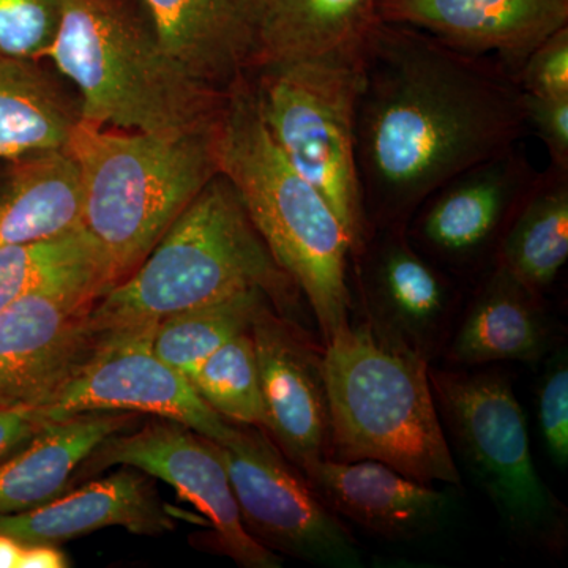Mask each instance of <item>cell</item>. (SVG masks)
<instances>
[{
	"label": "cell",
	"mask_w": 568,
	"mask_h": 568,
	"mask_svg": "<svg viewBox=\"0 0 568 568\" xmlns=\"http://www.w3.org/2000/svg\"><path fill=\"white\" fill-rule=\"evenodd\" d=\"M358 63L355 160L369 231L407 227L426 197L528 129L517 73L491 55L377 20Z\"/></svg>",
	"instance_id": "cell-1"
},
{
	"label": "cell",
	"mask_w": 568,
	"mask_h": 568,
	"mask_svg": "<svg viewBox=\"0 0 568 568\" xmlns=\"http://www.w3.org/2000/svg\"><path fill=\"white\" fill-rule=\"evenodd\" d=\"M331 455L375 459L422 484H462L420 351L377 321L351 325L324 346Z\"/></svg>",
	"instance_id": "cell-2"
},
{
	"label": "cell",
	"mask_w": 568,
	"mask_h": 568,
	"mask_svg": "<svg viewBox=\"0 0 568 568\" xmlns=\"http://www.w3.org/2000/svg\"><path fill=\"white\" fill-rule=\"evenodd\" d=\"M261 290L280 315L301 291L276 264L230 179L216 174L136 268L99 298L97 331L151 324L182 310Z\"/></svg>",
	"instance_id": "cell-3"
},
{
	"label": "cell",
	"mask_w": 568,
	"mask_h": 568,
	"mask_svg": "<svg viewBox=\"0 0 568 568\" xmlns=\"http://www.w3.org/2000/svg\"><path fill=\"white\" fill-rule=\"evenodd\" d=\"M47 59L81 93L80 118L125 132L175 134L215 125L227 92L193 80L162 50L130 0H62Z\"/></svg>",
	"instance_id": "cell-4"
},
{
	"label": "cell",
	"mask_w": 568,
	"mask_h": 568,
	"mask_svg": "<svg viewBox=\"0 0 568 568\" xmlns=\"http://www.w3.org/2000/svg\"><path fill=\"white\" fill-rule=\"evenodd\" d=\"M219 125L175 134L111 132L82 119L74 125L65 149L80 174L82 230L115 284L220 174Z\"/></svg>",
	"instance_id": "cell-5"
},
{
	"label": "cell",
	"mask_w": 568,
	"mask_h": 568,
	"mask_svg": "<svg viewBox=\"0 0 568 568\" xmlns=\"http://www.w3.org/2000/svg\"><path fill=\"white\" fill-rule=\"evenodd\" d=\"M219 166L241 194L276 264L305 295L327 345L349 324V241L327 201L276 148L248 77L227 92L219 125Z\"/></svg>",
	"instance_id": "cell-6"
},
{
	"label": "cell",
	"mask_w": 568,
	"mask_h": 568,
	"mask_svg": "<svg viewBox=\"0 0 568 568\" xmlns=\"http://www.w3.org/2000/svg\"><path fill=\"white\" fill-rule=\"evenodd\" d=\"M358 58L361 52L282 63L248 77L265 129L284 159L331 205L354 260L369 235L355 160Z\"/></svg>",
	"instance_id": "cell-7"
},
{
	"label": "cell",
	"mask_w": 568,
	"mask_h": 568,
	"mask_svg": "<svg viewBox=\"0 0 568 568\" xmlns=\"http://www.w3.org/2000/svg\"><path fill=\"white\" fill-rule=\"evenodd\" d=\"M440 422L463 466L515 537L560 548L567 511L538 474L528 422L514 388L497 375L429 372Z\"/></svg>",
	"instance_id": "cell-8"
},
{
	"label": "cell",
	"mask_w": 568,
	"mask_h": 568,
	"mask_svg": "<svg viewBox=\"0 0 568 568\" xmlns=\"http://www.w3.org/2000/svg\"><path fill=\"white\" fill-rule=\"evenodd\" d=\"M216 446L244 528L257 544L317 566H364L342 518L324 506L267 433L239 425L233 437Z\"/></svg>",
	"instance_id": "cell-9"
},
{
	"label": "cell",
	"mask_w": 568,
	"mask_h": 568,
	"mask_svg": "<svg viewBox=\"0 0 568 568\" xmlns=\"http://www.w3.org/2000/svg\"><path fill=\"white\" fill-rule=\"evenodd\" d=\"M155 324L103 332L92 353L33 409L41 424L114 410L179 422L216 444L233 437L239 425L216 414L185 376L155 354Z\"/></svg>",
	"instance_id": "cell-10"
},
{
	"label": "cell",
	"mask_w": 568,
	"mask_h": 568,
	"mask_svg": "<svg viewBox=\"0 0 568 568\" xmlns=\"http://www.w3.org/2000/svg\"><path fill=\"white\" fill-rule=\"evenodd\" d=\"M112 466L134 467L173 487L207 518L216 547L239 566L282 567L278 555L246 532L220 448L207 437L179 422L153 417L104 440L78 476Z\"/></svg>",
	"instance_id": "cell-11"
},
{
	"label": "cell",
	"mask_w": 568,
	"mask_h": 568,
	"mask_svg": "<svg viewBox=\"0 0 568 568\" xmlns=\"http://www.w3.org/2000/svg\"><path fill=\"white\" fill-rule=\"evenodd\" d=\"M99 297L37 293L0 312V406L37 407L92 353Z\"/></svg>",
	"instance_id": "cell-12"
},
{
	"label": "cell",
	"mask_w": 568,
	"mask_h": 568,
	"mask_svg": "<svg viewBox=\"0 0 568 568\" xmlns=\"http://www.w3.org/2000/svg\"><path fill=\"white\" fill-rule=\"evenodd\" d=\"M272 306L265 305L250 328L267 417L265 433L302 473L331 455L323 354Z\"/></svg>",
	"instance_id": "cell-13"
},
{
	"label": "cell",
	"mask_w": 568,
	"mask_h": 568,
	"mask_svg": "<svg viewBox=\"0 0 568 568\" xmlns=\"http://www.w3.org/2000/svg\"><path fill=\"white\" fill-rule=\"evenodd\" d=\"M536 175L518 145L463 171L414 213L417 241L444 260H474L496 241L500 244Z\"/></svg>",
	"instance_id": "cell-14"
},
{
	"label": "cell",
	"mask_w": 568,
	"mask_h": 568,
	"mask_svg": "<svg viewBox=\"0 0 568 568\" xmlns=\"http://www.w3.org/2000/svg\"><path fill=\"white\" fill-rule=\"evenodd\" d=\"M377 18L409 26L517 73L541 41L568 26V0H377Z\"/></svg>",
	"instance_id": "cell-15"
},
{
	"label": "cell",
	"mask_w": 568,
	"mask_h": 568,
	"mask_svg": "<svg viewBox=\"0 0 568 568\" xmlns=\"http://www.w3.org/2000/svg\"><path fill=\"white\" fill-rule=\"evenodd\" d=\"M302 474L336 517L387 540L435 534L452 514L450 495L375 459L324 458Z\"/></svg>",
	"instance_id": "cell-16"
},
{
	"label": "cell",
	"mask_w": 568,
	"mask_h": 568,
	"mask_svg": "<svg viewBox=\"0 0 568 568\" xmlns=\"http://www.w3.org/2000/svg\"><path fill=\"white\" fill-rule=\"evenodd\" d=\"M162 50L197 82L230 92L253 73L263 0H142Z\"/></svg>",
	"instance_id": "cell-17"
},
{
	"label": "cell",
	"mask_w": 568,
	"mask_h": 568,
	"mask_svg": "<svg viewBox=\"0 0 568 568\" xmlns=\"http://www.w3.org/2000/svg\"><path fill=\"white\" fill-rule=\"evenodd\" d=\"M148 474L121 466L111 476L70 489L50 503L14 515H0V532L21 544H59L106 528L136 536H160L174 529Z\"/></svg>",
	"instance_id": "cell-18"
},
{
	"label": "cell",
	"mask_w": 568,
	"mask_h": 568,
	"mask_svg": "<svg viewBox=\"0 0 568 568\" xmlns=\"http://www.w3.org/2000/svg\"><path fill=\"white\" fill-rule=\"evenodd\" d=\"M140 416L92 410L43 424L29 443L0 459V515L32 510L63 495L93 452L136 426Z\"/></svg>",
	"instance_id": "cell-19"
},
{
	"label": "cell",
	"mask_w": 568,
	"mask_h": 568,
	"mask_svg": "<svg viewBox=\"0 0 568 568\" xmlns=\"http://www.w3.org/2000/svg\"><path fill=\"white\" fill-rule=\"evenodd\" d=\"M383 235L365 242L358 257L369 302L387 327L406 342L420 343L447 313L450 286L443 272L410 244L406 226L373 227Z\"/></svg>",
	"instance_id": "cell-20"
},
{
	"label": "cell",
	"mask_w": 568,
	"mask_h": 568,
	"mask_svg": "<svg viewBox=\"0 0 568 568\" xmlns=\"http://www.w3.org/2000/svg\"><path fill=\"white\" fill-rule=\"evenodd\" d=\"M10 162L0 179V246L29 244L82 227L80 174L65 148Z\"/></svg>",
	"instance_id": "cell-21"
},
{
	"label": "cell",
	"mask_w": 568,
	"mask_h": 568,
	"mask_svg": "<svg viewBox=\"0 0 568 568\" xmlns=\"http://www.w3.org/2000/svg\"><path fill=\"white\" fill-rule=\"evenodd\" d=\"M377 20V0H263L254 70L358 54Z\"/></svg>",
	"instance_id": "cell-22"
},
{
	"label": "cell",
	"mask_w": 568,
	"mask_h": 568,
	"mask_svg": "<svg viewBox=\"0 0 568 568\" xmlns=\"http://www.w3.org/2000/svg\"><path fill=\"white\" fill-rule=\"evenodd\" d=\"M548 347L537 293L496 264L452 343V361L462 365L532 364L544 358Z\"/></svg>",
	"instance_id": "cell-23"
},
{
	"label": "cell",
	"mask_w": 568,
	"mask_h": 568,
	"mask_svg": "<svg viewBox=\"0 0 568 568\" xmlns=\"http://www.w3.org/2000/svg\"><path fill=\"white\" fill-rule=\"evenodd\" d=\"M568 257V170L537 173L497 248V263L534 293L558 278Z\"/></svg>",
	"instance_id": "cell-24"
},
{
	"label": "cell",
	"mask_w": 568,
	"mask_h": 568,
	"mask_svg": "<svg viewBox=\"0 0 568 568\" xmlns=\"http://www.w3.org/2000/svg\"><path fill=\"white\" fill-rule=\"evenodd\" d=\"M115 280L95 242L82 227L29 244L0 246V312L37 293H84L103 297Z\"/></svg>",
	"instance_id": "cell-25"
},
{
	"label": "cell",
	"mask_w": 568,
	"mask_h": 568,
	"mask_svg": "<svg viewBox=\"0 0 568 568\" xmlns=\"http://www.w3.org/2000/svg\"><path fill=\"white\" fill-rule=\"evenodd\" d=\"M80 119L39 62L0 58V159L63 149Z\"/></svg>",
	"instance_id": "cell-26"
},
{
	"label": "cell",
	"mask_w": 568,
	"mask_h": 568,
	"mask_svg": "<svg viewBox=\"0 0 568 568\" xmlns=\"http://www.w3.org/2000/svg\"><path fill=\"white\" fill-rule=\"evenodd\" d=\"M268 304L272 302L264 291L248 290L164 316L153 328V351L190 381L205 358L234 336L250 332Z\"/></svg>",
	"instance_id": "cell-27"
},
{
	"label": "cell",
	"mask_w": 568,
	"mask_h": 568,
	"mask_svg": "<svg viewBox=\"0 0 568 568\" xmlns=\"http://www.w3.org/2000/svg\"><path fill=\"white\" fill-rule=\"evenodd\" d=\"M201 398L234 425L267 426L252 334L245 332L216 349L190 377Z\"/></svg>",
	"instance_id": "cell-28"
},
{
	"label": "cell",
	"mask_w": 568,
	"mask_h": 568,
	"mask_svg": "<svg viewBox=\"0 0 568 568\" xmlns=\"http://www.w3.org/2000/svg\"><path fill=\"white\" fill-rule=\"evenodd\" d=\"M61 18L62 0H0V58L47 59Z\"/></svg>",
	"instance_id": "cell-29"
},
{
	"label": "cell",
	"mask_w": 568,
	"mask_h": 568,
	"mask_svg": "<svg viewBox=\"0 0 568 568\" xmlns=\"http://www.w3.org/2000/svg\"><path fill=\"white\" fill-rule=\"evenodd\" d=\"M538 420L545 446L559 467L568 465V362L559 351L548 362L538 387Z\"/></svg>",
	"instance_id": "cell-30"
},
{
	"label": "cell",
	"mask_w": 568,
	"mask_h": 568,
	"mask_svg": "<svg viewBox=\"0 0 568 568\" xmlns=\"http://www.w3.org/2000/svg\"><path fill=\"white\" fill-rule=\"evenodd\" d=\"M519 88L540 97H568V26L530 52L517 71Z\"/></svg>",
	"instance_id": "cell-31"
},
{
	"label": "cell",
	"mask_w": 568,
	"mask_h": 568,
	"mask_svg": "<svg viewBox=\"0 0 568 568\" xmlns=\"http://www.w3.org/2000/svg\"><path fill=\"white\" fill-rule=\"evenodd\" d=\"M526 123L544 142L549 164L568 170V97L525 93Z\"/></svg>",
	"instance_id": "cell-32"
},
{
	"label": "cell",
	"mask_w": 568,
	"mask_h": 568,
	"mask_svg": "<svg viewBox=\"0 0 568 568\" xmlns=\"http://www.w3.org/2000/svg\"><path fill=\"white\" fill-rule=\"evenodd\" d=\"M41 426L32 407L0 406V459L29 443Z\"/></svg>",
	"instance_id": "cell-33"
},
{
	"label": "cell",
	"mask_w": 568,
	"mask_h": 568,
	"mask_svg": "<svg viewBox=\"0 0 568 568\" xmlns=\"http://www.w3.org/2000/svg\"><path fill=\"white\" fill-rule=\"evenodd\" d=\"M69 558L55 544H22L18 568H65Z\"/></svg>",
	"instance_id": "cell-34"
},
{
	"label": "cell",
	"mask_w": 568,
	"mask_h": 568,
	"mask_svg": "<svg viewBox=\"0 0 568 568\" xmlns=\"http://www.w3.org/2000/svg\"><path fill=\"white\" fill-rule=\"evenodd\" d=\"M22 544L0 532V568H18Z\"/></svg>",
	"instance_id": "cell-35"
}]
</instances>
